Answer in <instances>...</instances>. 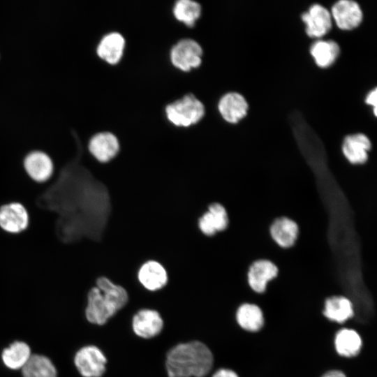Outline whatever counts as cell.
<instances>
[{
    "label": "cell",
    "instance_id": "obj_1",
    "mask_svg": "<svg viewBox=\"0 0 377 377\" xmlns=\"http://www.w3.org/2000/svg\"><path fill=\"white\" fill-rule=\"evenodd\" d=\"M214 356L202 342L179 343L168 352L165 368L168 377H204L211 371Z\"/></svg>",
    "mask_w": 377,
    "mask_h": 377
},
{
    "label": "cell",
    "instance_id": "obj_2",
    "mask_svg": "<svg viewBox=\"0 0 377 377\" xmlns=\"http://www.w3.org/2000/svg\"><path fill=\"white\" fill-rule=\"evenodd\" d=\"M123 307L124 304L121 295L113 288L100 290L94 286L88 291L85 314L91 323L105 324Z\"/></svg>",
    "mask_w": 377,
    "mask_h": 377
},
{
    "label": "cell",
    "instance_id": "obj_3",
    "mask_svg": "<svg viewBox=\"0 0 377 377\" xmlns=\"http://www.w3.org/2000/svg\"><path fill=\"white\" fill-rule=\"evenodd\" d=\"M167 119L173 125L188 127L198 123L204 117V104L193 94H187L168 104L165 109Z\"/></svg>",
    "mask_w": 377,
    "mask_h": 377
},
{
    "label": "cell",
    "instance_id": "obj_4",
    "mask_svg": "<svg viewBox=\"0 0 377 377\" xmlns=\"http://www.w3.org/2000/svg\"><path fill=\"white\" fill-rule=\"evenodd\" d=\"M202 54V48L197 41L191 38H184L172 46L170 58L175 68L187 72L200 66Z\"/></svg>",
    "mask_w": 377,
    "mask_h": 377
},
{
    "label": "cell",
    "instance_id": "obj_5",
    "mask_svg": "<svg viewBox=\"0 0 377 377\" xmlns=\"http://www.w3.org/2000/svg\"><path fill=\"white\" fill-rule=\"evenodd\" d=\"M87 149L96 161L105 164L117 156L121 151V145L114 134L104 131L96 133L89 139Z\"/></svg>",
    "mask_w": 377,
    "mask_h": 377
},
{
    "label": "cell",
    "instance_id": "obj_6",
    "mask_svg": "<svg viewBox=\"0 0 377 377\" xmlns=\"http://www.w3.org/2000/svg\"><path fill=\"white\" fill-rule=\"evenodd\" d=\"M106 363V357L95 346L82 348L75 357V364L84 377H101L105 371Z\"/></svg>",
    "mask_w": 377,
    "mask_h": 377
},
{
    "label": "cell",
    "instance_id": "obj_7",
    "mask_svg": "<svg viewBox=\"0 0 377 377\" xmlns=\"http://www.w3.org/2000/svg\"><path fill=\"white\" fill-rule=\"evenodd\" d=\"M200 232L206 237H213L225 231L229 225V217L226 207L218 202L210 203L207 209L197 222Z\"/></svg>",
    "mask_w": 377,
    "mask_h": 377
},
{
    "label": "cell",
    "instance_id": "obj_8",
    "mask_svg": "<svg viewBox=\"0 0 377 377\" xmlns=\"http://www.w3.org/2000/svg\"><path fill=\"white\" fill-rule=\"evenodd\" d=\"M23 167L27 175L38 183L47 182L54 172L52 158L45 152L40 150L29 152L23 160Z\"/></svg>",
    "mask_w": 377,
    "mask_h": 377
},
{
    "label": "cell",
    "instance_id": "obj_9",
    "mask_svg": "<svg viewBox=\"0 0 377 377\" xmlns=\"http://www.w3.org/2000/svg\"><path fill=\"white\" fill-rule=\"evenodd\" d=\"M136 279L145 290L155 292L163 289L168 282L165 268L156 260H148L138 269Z\"/></svg>",
    "mask_w": 377,
    "mask_h": 377
},
{
    "label": "cell",
    "instance_id": "obj_10",
    "mask_svg": "<svg viewBox=\"0 0 377 377\" xmlns=\"http://www.w3.org/2000/svg\"><path fill=\"white\" fill-rule=\"evenodd\" d=\"M29 215L19 202H10L0 207V228L10 234H19L28 226Z\"/></svg>",
    "mask_w": 377,
    "mask_h": 377
},
{
    "label": "cell",
    "instance_id": "obj_11",
    "mask_svg": "<svg viewBox=\"0 0 377 377\" xmlns=\"http://www.w3.org/2000/svg\"><path fill=\"white\" fill-rule=\"evenodd\" d=\"M279 269L276 264L267 259H258L249 266L247 281L251 288L258 293L265 291L269 281L277 276Z\"/></svg>",
    "mask_w": 377,
    "mask_h": 377
},
{
    "label": "cell",
    "instance_id": "obj_12",
    "mask_svg": "<svg viewBox=\"0 0 377 377\" xmlns=\"http://www.w3.org/2000/svg\"><path fill=\"white\" fill-rule=\"evenodd\" d=\"M132 328L138 337L151 339L161 333L163 328V320L157 311L143 309L133 316Z\"/></svg>",
    "mask_w": 377,
    "mask_h": 377
},
{
    "label": "cell",
    "instance_id": "obj_13",
    "mask_svg": "<svg viewBox=\"0 0 377 377\" xmlns=\"http://www.w3.org/2000/svg\"><path fill=\"white\" fill-rule=\"evenodd\" d=\"M306 24V33L310 37L320 38L326 34L332 27L331 13L323 6L315 3L302 15Z\"/></svg>",
    "mask_w": 377,
    "mask_h": 377
},
{
    "label": "cell",
    "instance_id": "obj_14",
    "mask_svg": "<svg viewBox=\"0 0 377 377\" xmlns=\"http://www.w3.org/2000/svg\"><path fill=\"white\" fill-rule=\"evenodd\" d=\"M331 15L337 27L343 30L357 27L362 22V11L360 5L352 0H340L332 8Z\"/></svg>",
    "mask_w": 377,
    "mask_h": 377
},
{
    "label": "cell",
    "instance_id": "obj_15",
    "mask_svg": "<svg viewBox=\"0 0 377 377\" xmlns=\"http://www.w3.org/2000/svg\"><path fill=\"white\" fill-rule=\"evenodd\" d=\"M269 233L272 240L280 247L293 246L299 235V227L293 219L286 216L275 219L271 223Z\"/></svg>",
    "mask_w": 377,
    "mask_h": 377
},
{
    "label": "cell",
    "instance_id": "obj_16",
    "mask_svg": "<svg viewBox=\"0 0 377 377\" xmlns=\"http://www.w3.org/2000/svg\"><path fill=\"white\" fill-rule=\"evenodd\" d=\"M371 143L363 133L348 135L343 139L341 149L346 158L352 164H363L368 159Z\"/></svg>",
    "mask_w": 377,
    "mask_h": 377
},
{
    "label": "cell",
    "instance_id": "obj_17",
    "mask_svg": "<svg viewBox=\"0 0 377 377\" xmlns=\"http://www.w3.org/2000/svg\"><path fill=\"white\" fill-rule=\"evenodd\" d=\"M249 108L245 98L237 92H229L219 100L218 109L221 117L229 123H237L247 113Z\"/></svg>",
    "mask_w": 377,
    "mask_h": 377
},
{
    "label": "cell",
    "instance_id": "obj_18",
    "mask_svg": "<svg viewBox=\"0 0 377 377\" xmlns=\"http://www.w3.org/2000/svg\"><path fill=\"white\" fill-rule=\"evenodd\" d=\"M126 46L124 36L118 32L105 35L100 40L96 52L98 56L107 63L114 65L121 59Z\"/></svg>",
    "mask_w": 377,
    "mask_h": 377
},
{
    "label": "cell",
    "instance_id": "obj_19",
    "mask_svg": "<svg viewBox=\"0 0 377 377\" xmlns=\"http://www.w3.org/2000/svg\"><path fill=\"white\" fill-rule=\"evenodd\" d=\"M324 316L333 321L342 323L353 314V306L350 300L344 296H332L325 302Z\"/></svg>",
    "mask_w": 377,
    "mask_h": 377
},
{
    "label": "cell",
    "instance_id": "obj_20",
    "mask_svg": "<svg viewBox=\"0 0 377 377\" xmlns=\"http://www.w3.org/2000/svg\"><path fill=\"white\" fill-rule=\"evenodd\" d=\"M310 53L319 67L327 68L337 60L340 48L338 43L332 40H318L311 46Z\"/></svg>",
    "mask_w": 377,
    "mask_h": 377
},
{
    "label": "cell",
    "instance_id": "obj_21",
    "mask_svg": "<svg viewBox=\"0 0 377 377\" xmlns=\"http://www.w3.org/2000/svg\"><path fill=\"white\" fill-rule=\"evenodd\" d=\"M337 352L341 356L351 357L357 355L362 347L360 334L352 329H341L334 338Z\"/></svg>",
    "mask_w": 377,
    "mask_h": 377
},
{
    "label": "cell",
    "instance_id": "obj_22",
    "mask_svg": "<svg viewBox=\"0 0 377 377\" xmlns=\"http://www.w3.org/2000/svg\"><path fill=\"white\" fill-rule=\"evenodd\" d=\"M239 325L245 330L256 332L264 325V316L260 308L254 304L244 303L239 306L236 313Z\"/></svg>",
    "mask_w": 377,
    "mask_h": 377
},
{
    "label": "cell",
    "instance_id": "obj_23",
    "mask_svg": "<svg viewBox=\"0 0 377 377\" xmlns=\"http://www.w3.org/2000/svg\"><path fill=\"white\" fill-rule=\"evenodd\" d=\"M22 369L23 377H57V371L52 362L40 355H31Z\"/></svg>",
    "mask_w": 377,
    "mask_h": 377
},
{
    "label": "cell",
    "instance_id": "obj_24",
    "mask_svg": "<svg viewBox=\"0 0 377 377\" xmlns=\"http://www.w3.org/2000/svg\"><path fill=\"white\" fill-rule=\"evenodd\" d=\"M200 4L193 0H179L175 3L174 17L187 27H193L201 15Z\"/></svg>",
    "mask_w": 377,
    "mask_h": 377
},
{
    "label": "cell",
    "instance_id": "obj_25",
    "mask_svg": "<svg viewBox=\"0 0 377 377\" xmlns=\"http://www.w3.org/2000/svg\"><path fill=\"white\" fill-rule=\"evenodd\" d=\"M29 346L21 341L12 343L2 353V360L9 368L17 369L22 368L31 357Z\"/></svg>",
    "mask_w": 377,
    "mask_h": 377
},
{
    "label": "cell",
    "instance_id": "obj_26",
    "mask_svg": "<svg viewBox=\"0 0 377 377\" xmlns=\"http://www.w3.org/2000/svg\"><path fill=\"white\" fill-rule=\"evenodd\" d=\"M376 96H377V89L374 88L371 90L367 95L365 102L370 105H372L374 108V114L376 116Z\"/></svg>",
    "mask_w": 377,
    "mask_h": 377
},
{
    "label": "cell",
    "instance_id": "obj_27",
    "mask_svg": "<svg viewBox=\"0 0 377 377\" xmlns=\"http://www.w3.org/2000/svg\"><path fill=\"white\" fill-rule=\"evenodd\" d=\"M212 377H239L232 370L229 369H220Z\"/></svg>",
    "mask_w": 377,
    "mask_h": 377
},
{
    "label": "cell",
    "instance_id": "obj_28",
    "mask_svg": "<svg viewBox=\"0 0 377 377\" xmlns=\"http://www.w3.org/2000/svg\"><path fill=\"white\" fill-rule=\"evenodd\" d=\"M322 377H346L345 374L339 370H330L325 373Z\"/></svg>",
    "mask_w": 377,
    "mask_h": 377
}]
</instances>
